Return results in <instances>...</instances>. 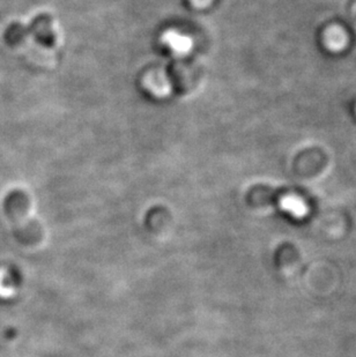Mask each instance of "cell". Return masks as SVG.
I'll use <instances>...</instances> for the list:
<instances>
[{
	"mask_svg": "<svg viewBox=\"0 0 356 357\" xmlns=\"http://www.w3.org/2000/svg\"><path fill=\"white\" fill-rule=\"evenodd\" d=\"M347 35L343 29L340 27H331L325 31L324 35V43L329 51H341L346 47Z\"/></svg>",
	"mask_w": 356,
	"mask_h": 357,
	"instance_id": "1",
	"label": "cell"
},
{
	"mask_svg": "<svg viewBox=\"0 0 356 357\" xmlns=\"http://www.w3.org/2000/svg\"><path fill=\"white\" fill-rule=\"evenodd\" d=\"M280 208L294 218H303L308 213V207L302 199L296 196H285L280 200Z\"/></svg>",
	"mask_w": 356,
	"mask_h": 357,
	"instance_id": "2",
	"label": "cell"
}]
</instances>
